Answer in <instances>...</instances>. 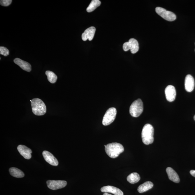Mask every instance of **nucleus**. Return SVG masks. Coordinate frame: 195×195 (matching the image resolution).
<instances>
[{
  "label": "nucleus",
  "mask_w": 195,
  "mask_h": 195,
  "mask_svg": "<svg viewBox=\"0 0 195 195\" xmlns=\"http://www.w3.org/2000/svg\"><path fill=\"white\" fill-rule=\"evenodd\" d=\"M108 156L112 158H116L124 151V148L121 144L114 143L108 144L105 148Z\"/></svg>",
  "instance_id": "1"
},
{
  "label": "nucleus",
  "mask_w": 195,
  "mask_h": 195,
  "mask_svg": "<svg viewBox=\"0 0 195 195\" xmlns=\"http://www.w3.org/2000/svg\"><path fill=\"white\" fill-rule=\"evenodd\" d=\"M154 129L152 125L149 124L144 126L142 132V138L143 143L146 145L153 143Z\"/></svg>",
  "instance_id": "2"
},
{
  "label": "nucleus",
  "mask_w": 195,
  "mask_h": 195,
  "mask_svg": "<svg viewBox=\"0 0 195 195\" xmlns=\"http://www.w3.org/2000/svg\"><path fill=\"white\" fill-rule=\"evenodd\" d=\"M31 102L33 113L37 116H42L46 112V107L45 103L41 99L34 98L30 101Z\"/></svg>",
  "instance_id": "3"
},
{
  "label": "nucleus",
  "mask_w": 195,
  "mask_h": 195,
  "mask_svg": "<svg viewBox=\"0 0 195 195\" xmlns=\"http://www.w3.org/2000/svg\"><path fill=\"white\" fill-rule=\"evenodd\" d=\"M143 110V102L140 99L135 101L131 105L130 114L133 117H138L142 113Z\"/></svg>",
  "instance_id": "4"
},
{
  "label": "nucleus",
  "mask_w": 195,
  "mask_h": 195,
  "mask_svg": "<svg viewBox=\"0 0 195 195\" xmlns=\"http://www.w3.org/2000/svg\"><path fill=\"white\" fill-rule=\"evenodd\" d=\"M117 111L115 108H109L104 115L102 121L103 125L107 126L110 125L114 121L116 118Z\"/></svg>",
  "instance_id": "5"
},
{
  "label": "nucleus",
  "mask_w": 195,
  "mask_h": 195,
  "mask_svg": "<svg viewBox=\"0 0 195 195\" xmlns=\"http://www.w3.org/2000/svg\"><path fill=\"white\" fill-rule=\"evenodd\" d=\"M156 11L157 14L160 15L166 20L172 21L176 19V16L175 14L170 11L166 10L165 8L157 7L156 8Z\"/></svg>",
  "instance_id": "6"
},
{
  "label": "nucleus",
  "mask_w": 195,
  "mask_h": 195,
  "mask_svg": "<svg viewBox=\"0 0 195 195\" xmlns=\"http://www.w3.org/2000/svg\"><path fill=\"white\" fill-rule=\"evenodd\" d=\"M47 184L49 189L55 190L65 187L67 184V182L65 181L48 180L47 181Z\"/></svg>",
  "instance_id": "7"
},
{
  "label": "nucleus",
  "mask_w": 195,
  "mask_h": 195,
  "mask_svg": "<svg viewBox=\"0 0 195 195\" xmlns=\"http://www.w3.org/2000/svg\"><path fill=\"white\" fill-rule=\"evenodd\" d=\"M166 99L168 101H174L176 98V92L174 86L169 85L166 88L165 90Z\"/></svg>",
  "instance_id": "8"
},
{
  "label": "nucleus",
  "mask_w": 195,
  "mask_h": 195,
  "mask_svg": "<svg viewBox=\"0 0 195 195\" xmlns=\"http://www.w3.org/2000/svg\"><path fill=\"white\" fill-rule=\"evenodd\" d=\"M43 154L45 160L50 165L53 166H58V161L51 153L47 151H44Z\"/></svg>",
  "instance_id": "9"
},
{
  "label": "nucleus",
  "mask_w": 195,
  "mask_h": 195,
  "mask_svg": "<svg viewBox=\"0 0 195 195\" xmlns=\"http://www.w3.org/2000/svg\"><path fill=\"white\" fill-rule=\"evenodd\" d=\"M17 150L22 156L26 159H29L32 157V151L26 146L19 145L18 146Z\"/></svg>",
  "instance_id": "10"
},
{
  "label": "nucleus",
  "mask_w": 195,
  "mask_h": 195,
  "mask_svg": "<svg viewBox=\"0 0 195 195\" xmlns=\"http://www.w3.org/2000/svg\"><path fill=\"white\" fill-rule=\"evenodd\" d=\"M96 30V28L93 26H92L86 29L82 35L83 40L86 41L88 39L90 41L92 40L94 36Z\"/></svg>",
  "instance_id": "11"
},
{
  "label": "nucleus",
  "mask_w": 195,
  "mask_h": 195,
  "mask_svg": "<svg viewBox=\"0 0 195 195\" xmlns=\"http://www.w3.org/2000/svg\"><path fill=\"white\" fill-rule=\"evenodd\" d=\"M195 82L193 77L188 75L186 76L185 81V89L187 92H192L194 89Z\"/></svg>",
  "instance_id": "12"
},
{
  "label": "nucleus",
  "mask_w": 195,
  "mask_h": 195,
  "mask_svg": "<svg viewBox=\"0 0 195 195\" xmlns=\"http://www.w3.org/2000/svg\"><path fill=\"white\" fill-rule=\"evenodd\" d=\"M101 191L102 192L109 193L115 195H124L123 193L119 188L112 186H106L101 188Z\"/></svg>",
  "instance_id": "13"
},
{
  "label": "nucleus",
  "mask_w": 195,
  "mask_h": 195,
  "mask_svg": "<svg viewBox=\"0 0 195 195\" xmlns=\"http://www.w3.org/2000/svg\"><path fill=\"white\" fill-rule=\"evenodd\" d=\"M14 62L19 66L23 70L30 72L32 70L31 66L29 63L22 60L19 58H16L14 60Z\"/></svg>",
  "instance_id": "14"
},
{
  "label": "nucleus",
  "mask_w": 195,
  "mask_h": 195,
  "mask_svg": "<svg viewBox=\"0 0 195 195\" xmlns=\"http://www.w3.org/2000/svg\"><path fill=\"white\" fill-rule=\"evenodd\" d=\"M166 172L167 173L168 178L170 180L174 182L175 183H179V176L177 173L170 167H167L166 169Z\"/></svg>",
  "instance_id": "15"
},
{
  "label": "nucleus",
  "mask_w": 195,
  "mask_h": 195,
  "mask_svg": "<svg viewBox=\"0 0 195 195\" xmlns=\"http://www.w3.org/2000/svg\"><path fill=\"white\" fill-rule=\"evenodd\" d=\"M153 186V184L152 182L146 181L139 186L138 188V191L139 193H143L152 189Z\"/></svg>",
  "instance_id": "16"
},
{
  "label": "nucleus",
  "mask_w": 195,
  "mask_h": 195,
  "mask_svg": "<svg viewBox=\"0 0 195 195\" xmlns=\"http://www.w3.org/2000/svg\"><path fill=\"white\" fill-rule=\"evenodd\" d=\"M130 44V52L132 54H135L139 50V44L136 39H131L129 41Z\"/></svg>",
  "instance_id": "17"
},
{
  "label": "nucleus",
  "mask_w": 195,
  "mask_h": 195,
  "mask_svg": "<svg viewBox=\"0 0 195 195\" xmlns=\"http://www.w3.org/2000/svg\"><path fill=\"white\" fill-rule=\"evenodd\" d=\"M9 172L11 175L15 178H22L25 175L23 171L16 168H11L9 169Z\"/></svg>",
  "instance_id": "18"
},
{
  "label": "nucleus",
  "mask_w": 195,
  "mask_h": 195,
  "mask_svg": "<svg viewBox=\"0 0 195 195\" xmlns=\"http://www.w3.org/2000/svg\"><path fill=\"white\" fill-rule=\"evenodd\" d=\"M140 177L139 175L136 172L132 173L127 177V180L132 184H134L138 183L140 180Z\"/></svg>",
  "instance_id": "19"
},
{
  "label": "nucleus",
  "mask_w": 195,
  "mask_h": 195,
  "mask_svg": "<svg viewBox=\"0 0 195 195\" xmlns=\"http://www.w3.org/2000/svg\"><path fill=\"white\" fill-rule=\"evenodd\" d=\"M101 4V2L99 0H93L86 9V11L88 12L93 11L96 9L100 6Z\"/></svg>",
  "instance_id": "20"
},
{
  "label": "nucleus",
  "mask_w": 195,
  "mask_h": 195,
  "mask_svg": "<svg viewBox=\"0 0 195 195\" xmlns=\"http://www.w3.org/2000/svg\"><path fill=\"white\" fill-rule=\"evenodd\" d=\"M46 76H47L48 80L52 84L56 83L57 79V76L54 73L51 71H46L45 73Z\"/></svg>",
  "instance_id": "21"
},
{
  "label": "nucleus",
  "mask_w": 195,
  "mask_h": 195,
  "mask_svg": "<svg viewBox=\"0 0 195 195\" xmlns=\"http://www.w3.org/2000/svg\"><path fill=\"white\" fill-rule=\"evenodd\" d=\"M0 54L6 57L9 54V51L7 48L1 46L0 47Z\"/></svg>",
  "instance_id": "22"
},
{
  "label": "nucleus",
  "mask_w": 195,
  "mask_h": 195,
  "mask_svg": "<svg viewBox=\"0 0 195 195\" xmlns=\"http://www.w3.org/2000/svg\"><path fill=\"white\" fill-rule=\"evenodd\" d=\"M11 0H1L0 1L1 5L3 6H8L12 3Z\"/></svg>",
  "instance_id": "23"
},
{
  "label": "nucleus",
  "mask_w": 195,
  "mask_h": 195,
  "mask_svg": "<svg viewBox=\"0 0 195 195\" xmlns=\"http://www.w3.org/2000/svg\"><path fill=\"white\" fill-rule=\"evenodd\" d=\"M123 49L125 52H127V51L130 50V44L129 42H126L124 43Z\"/></svg>",
  "instance_id": "24"
},
{
  "label": "nucleus",
  "mask_w": 195,
  "mask_h": 195,
  "mask_svg": "<svg viewBox=\"0 0 195 195\" xmlns=\"http://www.w3.org/2000/svg\"><path fill=\"white\" fill-rule=\"evenodd\" d=\"M190 174H191L192 176H193L195 178V170H190Z\"/></svg>",
  "instance_id": "25"
},
{
  "label": "nucleus",
  "mask_w": 195,
  "mask_h": 195,
  "mask_svg": "<svg viewBox=\"0 0 195 195\" xmlns=\"http://www.w3.org/2000/svg\"><path fill=\"white\" fill-rule=\"evenodd\" d=\"M103 195H112L111 194H108L107 193H104Z\"/></svg>",
  "instance_id": "26"
},
{
  "label": "nucleus",
  "mask_w": 195,
  "mask_h": 195,
  "mask_svg": "<svg viewBox=\"0 0 195 195\" xmlns=\"http://www.w3.org/2000/svg\"><path fill=\"white\" fill-rule=\"evenodd\" d=\"M194 120H195V115H194Z\"/></svg>",
  "instance_id": "27"
},
{
  "label": "nucleus",
  "mask_w": 195,
  "mask_h": 195,
  "mask_svg": "<svg viewBox=\"0 0 195 195\" xmlns=\"http://www.w3.org/2000/svg\"><path fill=\"white\" fill-rule=\"evenodd\" d=\"M106 145H105V147H106Z\"/></svg>",
  "instance_id": "28"
}]
</instances>
